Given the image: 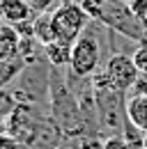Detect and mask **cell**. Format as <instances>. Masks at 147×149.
<instances>
[{"label": "cell", "mask_w": 147, "mask_h": 149, "mask_svg": "<svg viewBox=\"0 0 147 149\" xmlns=\"http://www.w3.org/2000/svg\"><path fill=\"white\" fill-rule=\"evenodd\" d=\"M0 14L5 23L18 25L23 21H30L35 12H32L30 0H0Z\"/></svg>", "instance_id": "277c9868"}, {"label": "cell", "mask_w": 147, "mask_h": 149, "mask_svg": "<svg viewBox=\"0 0 147 149\" xmlns=\"http://www.w3.org/2000/svg\"><path fill=\"white\" fill-rule=\"evenodd\" d=\"M92 21L90 16L85 14V9L80 7V2H62L57 5L53 12H51V25H53V32L57 41H67V44H74L76 39L80 37L88 25Z\"/></svg>", "instance_id": "7a4b0ae2"}, {"label": "cell", "mask_w": 147, "mask_h": 149, "mask_svg": "<svg viewBox=\"0 0 147 149\" xmlns=\"http://www.w3.org/2000/svg\"><path fill=\"white\" fill-rule=\"evenodd\" d=\"M101 71L106 76L108 85L120 94H129L131 87L136 85V80L140 78L138 67L133 64V57L124 55V53H113L106 60V64L101 67Z\"/></svg>", "instance_id": "3957f363"}, {"label": "cell", "mask_w": 147, "mask_h": 149, "mask_svg": "<svg viewBox=\"0 0 147 149\" xmlns=\"http://www.w3.org/2000/svg\"><path fill=\"white\" fill-rule=\"evenodd\" d=\"M124 115H127V119L133 126H138L143 133H147V94H143V96H129Z\"/></svg>", "instance_id": "8992f818"}, {"label": "cell", "mask_w": 147, "mask_h": 149, "mask_svg": "<svg viewBox=\"0 0 147 149\" xmlns=\"http://www.w3.org/2000/svg\"><path fill=\"white\" fill-rule=\"evenodd\" d=\"M143 149H147V133H145V138H143Z\"/></svg>", "instance_id": "8fae6325"}, {"label": "cell", "mask_w": 147, "mask_h": 149, "mask_svg": "<svg viewBox=\"0 0 147 149\" xmlns=\"http://www.w3.org/2000/svg\"><path fill=\"white\" fill-rule=\"evenodd\" d=\"M44 55L51 62L53 69H57V67H60V69H62V67H69V62H71V44L55 39L48 46H44Z\"/></svg>", "instance_id": "52a82bcc"}, {"label": "cell", "mask_w": 147, "mask_h": 149, "mask_svg": "<svg viewBox=\"0 0 147 149\" xmlns=\"http://www.w3.org/2000/svg\"><path fill=\"white\" fill-rule=\"evenodd\" d=\"M2 23H5V21H2V14H0V25H2Z\"/></svg>", "instance_id": "7c38bea8"}, {"label": "cell", "mask_w": 147, "mask_h": 149, "mask_svg": "<svg viewBox=\"0 0 147 149\" xmlns=\"http://www.w3.org/2000/svg\"><path fill=\"white\" fill-rule=\"evenodd\" d=\"M131 57H133V64L138 67V71H140L143 76H147V44L145 41H140V46L133 51Z\"/></svg>", "instance_id": "9c48e42d"}, {"label": "cell", "mask_w": 147, "mask_h": 149, "mask_svg": "<svg viewBox=\"0 0 147 149\" xmlns=\"http://www.w3.org/2000/svg\"><path fill=\"white\" fill-rule=\"evenodd\" d=\"M21 39L23 37L16 32L14 25H9V23L0 25V64L16 60L21 55Z\"/></svg>", "instance_id": "5b68a950"}, {"label": "cell", "mask_w": 147, "mask_h": 149, "mask_svg": "<svg viewBox=\"0 0 147 149\" xmlns=\"http://www.w3.org/2000/svg\"><path fill=\"white\" fill-rule=\"evenodd\" d=\"M69 69H71V78H92L101 69V44L92 25H88V30L71 44Z\"/></svg>", "instance_id": "6da1fadb"}, {"label": "cell", "mask_w": 147, "mask_h": 149, "mask_svg": "<svg viewBox=\"0 0 147 149\" xmlns=\"http://www.w3.org/2000/svg\"><path fill=\"white\" fill-rule=\"evenodd\" d=\"M32 37L41 48L48 46L51 41H55V32H53V25H51V12L37 14L32 19Z\"/></svg>", "instance_id": "ba28073f"}, {"label": "cell", "mask_w": 147, "mask_h": 149, "mask_svg": "<svg viewBox=\"0 0 147 149\" xmlns=\"http://www.w3.org/2000/svg\"><path fill=\"white\" fill-rule=\"evenodd\" d=\"M101 149H131V147L124 140V135H110V138H106V142H104Z\"/></svg>", "instance_id": "30bf717a"}]
</instances>
